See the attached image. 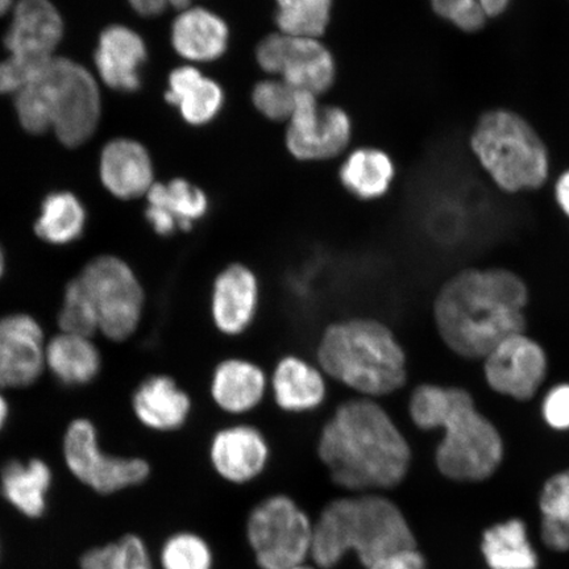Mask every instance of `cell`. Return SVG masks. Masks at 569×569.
<instances>
[{
    "label": "cell",
    "mask_w": 569,
    "mask_h": 569,
    "mask_svg": "<svg viewBox=\"0 0 569 569\" xmlns=\"http://www.w3.org/2000/svg\"><path fill=\"white\" fill-rule=\"evenodd\" d=\"M318 458L345 493H386L408 478L412 452L387 410L372 398L347 401L318 440Z\"/></svg>",
    "instance_id": "cell-1"
},
{
    "label": "cell",
    "mask_w": 569,
    "mask_h": 569,
    "mask_svg": "<svg viewBox=\"0 0 569 569\" xmlns=\"http://www.w3.org/2000/svg\"><path fill=\"white\" fill-rule=\"evenodd\" d=\"M62 330L71 336L87 337L98 329V319L80 280L71 282L60 315Z\"/></svg>",
    "instance_id": "cell-35"
},
{
    "label": "cell",
    "mask_w": 569,
    "mask_h": 569,
    "mask_svg": "<svg viewBox=\"0 0 569 569\" xmlns=\"http://www.w3.org/2000/svg\"><path fill=\"white\" fill-rule=\"evenodd\" d=\"M542 415L553 430H569V383L553 387L545 397Z\"/></svg>",
    "instance_id": "cell-38"
},
{
    "label": "cell",
    "mask_w": 569,
    "mask_h": 569,
    "mask_svg": "<svg viewBox=\"0 0 569 569\" xmlns=\"http://www.w3.org/2000/svg\"><path fill=\"white\" fill-rule=\"evenodd\" d=\"M243 532L258 569H290L311 560L315 517L290 495H268L252 505Z\"/></svg>",
    "instance_id": "cell-8"
},
{
    "label": "cell",
    "mask_w": 569,
    "mask_h": 569,
    "mask_svg": "<svg viewBox=\"0 0 569 569\" xmlns=\"http://www.w3.org/2000/svg\"><path fill=\"white\" fill-rule=\"evenodd\" d=\"M318 360L333 380L372 400L408 381L407 353L393 331L376 319L353 318L327 327Z\"/></svg>",
    "instance_id": "cell-6"
},
{
    "label": "cell",
    "mask_w": 569,
    "mask_h": 569,
    "mask_svg": "<svg viewBox=\"0 0 569 569\" xmlns=\"http://www.w3.org/2000/svg\"><path fill=\"white\" fill-rule=\"evenodd\" d=\"M555 198L561 211L569 218V169L561 173L555 183Z\"/></svg>",
    "instance_id": "cell-42"
},
{
    "label": "cell",
    "mask_w": 569,
    "mask_h": 569,
    "mask_svg": "<svg viewBox=\"0 0 569 569\" xmlns=\"http://www.w3.org/2000/svg\"><path fill=\"white\" fill-rule=\"evenodd\" d=\"M267 377L253 362L229 359L220 362L212 376L211 395L218 407L231 415H244L261 402Z\"/></svg>",
    "instance_id": "cell-23"
},
{
    "label": "cell",
    "mask_w": 569,
    "mask_h": 569,
    "mask_svg": "<svg viewBox=\"0 0 569 569\" xmlns=\"http://www.w3.org/2000/svg\"><path fill=\"white\" fill-rule=\"evenodd\" d=\"M290 569H320L318 566H316L315 563H312V561H306V563H302L300 566H296L293 568H290Z\"/></svg>",
    "instance_id": "cell-46"
},
{
    "label": "cell",
    "mask_w": 569,
    "mask_h": 569,
    "mask_svg": "<svg viewBox=\"0 0 569 569\" xmlns=\"http://www.w3.org/2000/svg\"><path fill=\"white\" fill-rule=\"evenodd\" d=\"M409 415L418 429L445 431L437 447L436 465L448 480L486 481L501 467V433L476 408L468 390L422 383L412 391Z\"/></svg>",
    "instance_id": "cell-3"
},
{
    "label": "cell",
    "mask_w": 569,
    "mask_h": 569,
    "mask_svg": "<svg viewBox=\"0 0 569 569\" xmlns=\"http://www.w3.org/2000/svg\"><path fill=\"white\" fill-rule=\"evenodd\" d=\"M52 473L46 462L11 461L2 471V492L7 500L27 517L38 518L44 513L47 493Z\"/></svg>",
    "instance_id": "cell-28"
},
{
    "label": "cell",
    "mask_w": 569,
    "mask_h": 569,
    "mask_svg": "<svg viewBox=\"0 0 569 569\" xmlns=\"http://www.w3.org/2000/svg\"><path fill=\"white\" fill-rule=\"evenodd\" d=\"M362 569H427V560L418 547H412L390 553Z\"/></svg>",
    "instance_id": "cell-39"
},
{
    "label": "cell",
    "mask_w": 569,
    "mask_h": 569,
    "mask_svg": "<svg viewBox=\"0 0 569 569\" xmlns=\"http://www.w3.org/2000/svg\"><path fill=\"white\" fill-rule=\"evenodd\" d=\"M256 61L268 74L279 76L297 91L319 96L337 78V62L329 48L318 39L283 33L267 36L256 48Z\"/></svg>",
    "instance_id": "cell-10"
},
{
    "label": "cell",
    "mask_w": 569,
    "mask_h": 569,
    "mask_svg": "<svg viewBox=\"0 0 569 569\" xmlns=\"http://www.w3.org/2000/svg\"><path fill=\"white\" fill-rule=\"evenodd\" d=\"M66 21L52 0H17L4 33L7 57L33 78L56 57Z\"/></svg>",
    "instance_id": "cell-11"
},
{
    "label": "cell",
    "mask_w": 569,
    "mask_h": 569,
    "mask_svg": "<svg viewBox=\"0 0 569 569\" xmlns=\"http://www.w3.org/2000/svg\"><path fill=\"white\" fill-rule=\"evenodd\" d=\"M98 173L103 188L122 201L147 196L156 182L151 154L131 138L106 142L99 154Z\"/></svg>",
    "instance_id": "cell-17"
},
{
    "label": "cell",
    "mask_w": 569,
    "mask_h": 569,
    "mask_svg": "<svg viewBox=\"0 0 569 569\" xmlns=\"http://www.w3.org/2000/svg\"><path fill=\"white\" fill-rule=\"evenodd\" d=\"M7 415H9V408H7L3 397L0 396V430H2V427L6 423Z\"/></svg>",
    "instance_id": "cell-44"
},
{
    "label": "cell",
    "mask_w": 569,
    "mask_h": 569,
    "mask_svg": "<svg viewBox=\"0 0 569 569\" xmlns=\"http://www.w3.org/2000/svg\"><path fill=\"white\" fill-rule=\"evenodd\" d=\"M396 167L390 156L381 149H356L340 168L343 187L362 201H373L386 196L393 182Z\"/></svg>",
    "instance_id": "cell-27"
},
{
    "label": "cell",
    "mask_w": 569,
    "mask_h": 569,
    "mask_svg": "<svg viewBox=\"0 0 569 569\" xmlns=\"http://www.w3.org/2000/svg\"><path fill=\"white\" fill-rule=\"evenodd\" d=\"M160 565L162 569H216L217 553L202 532L180 530L162 543Z\"/></svg>",
    "instance_id": "cell-32"
},
{
    "label": "cell",
    "mask_w": 569,
    "mask_h": 569,
    "mask_svg": "<svg viewBox=\"0 0 569 569\" xmlns=\"http://www.w3.org/2000/svg\"><path fill=\"white\" fill-rule=\"evenodd\" d=\"M481 553L490 569H538L539 557L528 526L519 518L490 526L481 538Z\"/></svg>",
    "instance_id": "cell-26"
},
{
    "label": "cell",
    "mask_w": 569,
    "mask_h": 569,
    "mask_svg": "<svg viewBox=\"0 0 569 569\" xmlns=\"http://www.w3.org/2000/svg\"><path fill=\"white\" fill-rule=\"evenodd\" d=\"M42 331L28 316L0 320V387H27L42 368Z\"/></svg>",
    "instance_id": "cell-18"
},
{
    "label": "cell",
    "mask_w": 569,
    "mask_h": 569,
    "mask_svg": "<svg viewBox=\"0 0 569 569\" xmlns=\"http://www.w3.org/2000/svg\"><path fill=\"white\" fill-rule=\"evenodd\" d=\"M166 99L184 122L201 127L211 123L222 111L224 91L198 68L182 66L170 71Z\"/></svg>",
    "instance_id": "cell-22"
},
{
    "label": "cell",
    "mask_w": 569,
    "mask_h": 569,
    "mask_svg": "<svg viewBox=\"0 0 569 569\" xmlns=\"http://www.w3.org/2000/svg\"><path fill=\"white\" fill-rule=\"evenodd\" d=\"M133 408L142 423L158 431H173L187 422L191 401L168 376L142 382L133 397Z\"/></svg>",
    "instance_id": "cell-24"
},
{
    "label": "cell",
    "mask_w": 569,
    "mask_h": 569,
    "mask_svg": "<svg viewBox=\"0 0 569 569\" xmlns=\"http://www.w3.org/2000/svg\"><path fill=\"white\" fill-rule=\"evenodd\" d=\"M539 510L542 522L569 529V468L545 482L540 490Z\"/></svg>",
    "instance_id": "cell-37"
},
{
    "label": "cell",
    "mask_w": 569,
    "mask_h": 569,
    "mask_svg": "<svg viewBox=\"0 0 569 569\" xmlns=\"http://www.w3.org/2000/svg\"><path fill=\"white\" fill-rule=\"evenodd\" d=\"M259 305L258 277L243 264H231L213 282V323L224 336L237 337L252 325Z\"/></svg>",
    "instance_id": "cell-19"
},
{
    "label": "cell",
    "mask_w": 569,
    "mask_h": 569,
    "mask_svg": "<svg viewBox=\"0 0 569 569\" xmlns=\"http://www.w3.org/2000/svg\"><path fill=\"white\" fill-rule=\"evenodd\" d=\"M146 197L147 220L161 237H169L177 230L190 231L209 211L204 191L183 178L154 182Z\"/></svg>",
    "instance_id": "cell-20"
},
{
    "label": "cell",
    "mask_w": 569,
    "mask_h": 569,
    "mask_svg": "<svg viewBox=\"0 0 569 569\" xmlns=\"http://www.w3.org/2000/svg\"><path fill=\"white\" fill-rule=\"evenodd\" d=\"M469 147L490 180L505 193L542 188L550 174L545 141L519 113L496 109L482 113Z\"/></svg>",
    "instance_id": "cell-7"
},
{
    "label": "cell",
    "mask_w": 569,
    "mask_h": 569,
    "mask_svg": "<svg viewBox=\"0 0 569 569\" xmlns=\"http://www.w3.org/2000/svg\"><path fill=\"white\" fill-rule=\"evenodd\" d=\"M48 362L52 372L66 386L90 382L101 368L97 347L84 337H57L48 348Z\"/></svg>",
    "instance_id": "cell-30"
},
{
    "label": "cell",
    "mask_w": 569,
    "mask_h": 569,
    "mask_svg": "<svg viewBox=\"0 0 569 569\" xmlns=\"http://www.w3.org/2000/svg\"><path fill=\"white\" fill-rule=\"evenodd\" d=\"M529 289L503 268L461 270L433 302V319L445 345L460 358L483 360L502 340L525 332Z\"/></svg>",
    "instance_id": "cell-2"
},
{
    "label": "cell",
    "mask_w": 569,
    "mask_h": 569,
    "mask_svg": "<svg viewBox=\"0 0 569 569\" xmlns=\"http://www.w3.org/2000/svg\"><path fill=\"white\" fill-rule=\"evenodd\" d=\"M82 569H154L148 547L138 536H126L117 543L89 551Z\"/></svg>",
    "instance_id": "cell-34"
},
{
    "label": "cell",
    "mask_w": 569,
    "mask_h": 569,
    "mask_svg": "<svg viewBox=\"0 0 569 569\" xmlns=\"http://www.w3.org/2000/svg\"><path fill=\"white\" fill-rule=\"evenodd\" d=\"M30 81L23 70L10 59L0 60V96H16Z\"/></svg>",
    "instance_id": "cell-40"
},
{
    "label": "cell",
    "mask_w": 569,
    "mask_h": 569,
    "mask_svg": "<svg viewBox=\"0 0 569 569\" xmlns=\"http://www.w3.org/2000/svg\"><path fill=\"white\" fill-rule=\"evenodd\" d=\"M296 92L282 80H264L256 83L252 102L261 116L273 122H283L293 116Z\"/></svg>",
    "instance_id": "cell-36"
},
{
    "label": "cell",
    "mask_w": 569,
    "mask_h": 569,
    "mask_svg": "<svg viewBox=\"0 0 569 569\" xmlns=\"http://www.w3.org/2000/svg\"><path fill=\"white\" fill-rule=\"evenodd\" d=\"M272 382L276 402L284 411L315 410L326 398L322 372L297 356H288L277 365Z\"/></svg>",
    "instance_id": "cell-25"
},
{
    "label": "cell",
    "mask_w": 569,
    "mask_h": 569,
    "mask_svg": "<svg viewBox=\"0 0 569 569\" xmlns=\"http://www.w3.org/2000/svg\"><path fill=\"white\" fill-rule=\"evenodd\" d=\"M170 6L174 7L177 10L187 9L190 6L191 0H169Z\"/></svg>",
    "instance_id": "cell-45"
},
{
    "label": "cell",
    "mask_w": 569,
    "mask_h": 569,
    "mask_svg": "<svg viewBox=\"0 0 569 569\" xmlns=\"http://www.w3.org/2000/svg\"><path fill=\"white\" fill-rule=\"evenodd\" d=\"M412 547H418L416 532L386 493H345L315 517L311 561L320 569H338L350 557L366 568Z\"/></svg>",
    "instance_id": "cell-4"
},
{
    "label": "cell",
    "mask_w": 569,
    "mask_h": 569,
    "mask_svg": "<svg viewBox=\"0 0 569 569\" xmlns=\"http://www.w3.org/2000/svg\"><path fill=\"white\" fill-rule=\"evenodd\" d=\"M148 60L142 36L124 24H110L99 34L94 52L96 77L113 91L134 92L141 88V69Z\"/></svg>",
    "instance_id": "cell-15"
},
{
    "label": "cell",
    "mask_w": 569,
    "mask_h": 569,
    "mask_svg": "<svg viewBox=\"0 0 569 569\" xmlns=\"http://www.w3.org/2000/svg\"><path fill=\"white\" fill-rule=\"evenodd\" d=\"M87 226V209L71 191H53L41 203L34 231L47 243L66 246L81 237Z\"/></svg>",
    "instance_id": "cell-29"
},
{
    "label": "cell",
    "mask_w": 569,
    "mask_h": 569,
    "mask_svg": "<svg viewBox=\"0 0 569 569\" xmlns=\"http://www.w3.org/2000/svg\"><path fill=\"white\" fill-rule=\"evenodd\" d=\"M430 3L440 19L462 32L475 33L507 12L511 0H430Z\"/></svg>",
    "instance_id": "cell-33"
},
{
    "label": "cell",
    "mask_w": 569,
    "mask_h": 569,
    "mask_svg": "<svg viewBox=\"0 0 569 569\" xmlns=\"http://www.w3.org/2000/svg\"><path fill=\"white\" fill-rule=\"evenodd\" d=\"M78 280L96 310L98 329L112 340L131 337L140 322L144 295L130 267L102 256L90 262Z\"/></svg>",
    "instance_id": "cell-9"
},
{
    "label": "cell",
    "mask_w": 569,
    "mask_h": 569,
    "mask_svg": "<svg viewBox=\"0 0 569 569\" xmlns=\"http://www.w3.org/2000/svg\"><path fill=\"white\" fill-rule=\"evenodd\" d=\"M482 361L489 388L517 401H530L549 371L543 347L525 332L502 340Z\"/></svg>",
    "instance_id": "cell-14"
},
{
    "label": "cell",
    "mask_w": 569,
    "mask_h": 569,
    "mask_svg": "<svg viewBox=\"0 0 569 569\" xmlns=\"http://www.w3.org/2000/svg\"><path fill=\"white\" fill-rule=\"evenodd\" d=\"M170 44L189 62H212L222 57L230 44L226 20L204 7H187L170 27Z\"/></svg>",
    "instance_id": "cell-21"
},
{
    "label": "cell",
    "mask_w": 569,
    "mask_h": 569,
    "mask_svg": "<svg viewBox=\"0 0 569 569\" xmlns=\"http://www.w3.org/2000/svg\"><path fill=\"white\" fill-rule=\"evenodd\" d=\"M3 268H4V258H3L2 248H0V277H2Z\"/></svg>",
    "instance_id": "cell-47"
},
{
    "label": "cell",
    "mask_w": 569,
    "mask_h": 569,
    "mask_svg": "<svg viewBox=\"0 0 569 569\" xmlns=\"http://www.w3.org/2000/svg\"><path fill=\"white\" fill-rule=\"evenodd\" d=\"M270 458L267 439L252 426H232L212 438L210 462L220 479L247 486L266 472Z\"/></svg>",
    "instance_id": "cell-16"
},
{
    "label": "cell",
    "mask_w": 569,
    "mask_h": 569,
    "mask_svg": "<svg viewBox=\"0 0 569 569\" xmlns=\"http://www.w3.org/2000/svg\"><path fill=\"white\" fill-rule=\"evenodd\" d=\"M280 33L318 39L330 24L332 0H274Z\"/></svg>",
    "instance_id": "cell-31"
},
{
    "label": "cell",
    "mask_w": 569,
    "mask_h": 569,
    "mask_svg": "<svg viewBox=\"0 0 569 569\" xmlns=\"http://www.w3.org/2000/svg\"><path fill=\"white\" fill-rule=\"evenodd\" d=\"M13 104L26 132H53L61 146L76 149L101 123V83L82 63L56 56L13 96Z\"/></svg>",
    "instance_id": "cell-5"
},
{
    "label": "cell",
    "mask_w": 569,
    "mask_h": 569,
    "mask_svg": "<svg viewBox=\"0 0 569 569\" xmlns=\"http://www.w3.org/2000/svg\"><path fill=\"white\" fill-rule=\"evenodd\" d=\"M16 2L17 0H0V18L6 17L7 13H11Z\"/></svg>",
    "instance_id": "cell-43"
},
{
    "label": "cell",
    "mask_w": 569,
    "mask_h": 569,
    "mask_svg": "<svg viewBox=\"0 0 569 569\" xmlns=\"http://www.w3.org/2000/svg\"><path fill=\"white\" fill-rule=\"evenodd\" d=\"M63 450L71 472L99 493L139 486L151 473L146 460L103 455L99 450L94 426L84 419L71 423Z\"/></svg>",
    "instance_id": "cell-13"
},
{
    "label": "cell",
    "mask_w": 569,
    "mask_h": 569,
    "mask_svg": "<svg viewBox=\"0 0 569 569\" xmlns=\"http://www.w3.org/2000/svg\"><path fill=\"white\" fill-rule=\"evenodd\" d=\"M351 134V118L343 109L320 106L311 92H296L295 111L287 131V147L296 159L319 161L336 158L350 144Z\"/></svg>",
    "instance_id": "cell-12"
},
{
    "label": "cell",
    "mask_w": 569,
    "mask_h": 569,
    "mask_svg": "<svg viewBox=\"0 0 569 569\" xmlns=\"http://www.w3.org/2000/svg\"><path fill=\"white\" fill-rule=\"evenodd\" d=\"M132 11L141 18H158L167 11L170 6L169 0H127Z\"/></svg>",
    "instance_id": "cell-41"
}]
</instances>
